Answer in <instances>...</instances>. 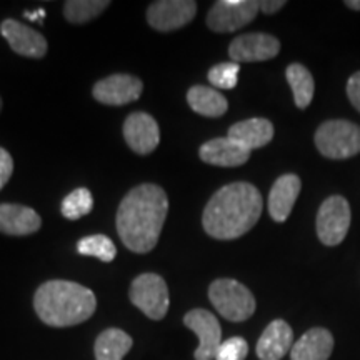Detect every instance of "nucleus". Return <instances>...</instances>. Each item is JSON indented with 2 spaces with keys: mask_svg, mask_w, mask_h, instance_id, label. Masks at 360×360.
<instances>
[{
  "mask_svg": "<svg viewBox=\"0 0 360 360\" xmlns=\"http://www.w3.org/2000/svg\"><path fill=\"white\" fill-rule=\"evenodd\" d=\"M169 212V199L155 184L135 187L117 210V232L120 240L135 254H147L159 242Z\"/></svg>",
  "mask_w": 360,
  "mask_h": 360,
  "instance_id": "1",
  "label": "nucleus"
},
{
  "mask_svg": "<svg viewBox=\"0 0 360 360\" xmlns=\"http://www.w3.org/2000/svg\"><path fill=\"white\" fill-rule=\"evenodd\" d=\"M262 195L249 182H233L217 191L207 202L202 225L210 237L232 240L242 237L262 215Z\"/></svg>",
  "mask_w": 360,
  "mask_h": 360,
  "instance_id": "2",
  "label": "nucleus"
},
{
  "mask_svg": "<svg viewBox=\"0 0 360 360\" xmlns=\"http://www.w3.org/2000/svg\"><path fill=\"white\" fill-rule=\"evenodd\" d=\"M34 309L51 327H72L89 321L97 309L94 292L69 281H49L35 292Z\"/></svg>",
  "mask_w": 360,
  "mask_h": 360,
  "instance_id": "3",
  "label": "nucleus"
},
{
  "mask_svg": "<svg viewBox=\"0 0 360 360\" xmlns=\"http://www.w3.org/2000/svg\"><path fill=\"white\" fill-rule=\"evenodd\" d=\"M209 299L217 312L231 322H244L255 312L252 292L233 278H217L210 283Z\"/></svg>",
  "mask_w": 360,
  "mask_h": 360,
  "instance_id": "4",
  "label": "nucleus"
},
{
  "mask_svg": "<svg viewBox=\"0 0 360 360\" xmlns=\"http://www.w3.org/2000/svg\"><path fill=\"white\" fill-rule=\"evenodd\" d=\"M315 146L327 159H349L360 152V127L349 120H327L315 132Z\"/></svg>",
  "mask_w": 360,
  "mask_h": 360,
  "instance_id": "5",
  "label": "nucleus"
},
{
  "mask_svg": "<svg viewBox=\"0 0 360 360\" xmlns=\"http://www.w3.org/2000/svg\"><path fill=\"white\" fill-rule=\"evenodd\" d=\"M130 302L152 321H162L169 312V287L157 274H142L130 285Z\"/></svg>",
  "mask_w": 360,
  "mask_h": 360,
  "instance_id": "6",
  "label": "nucleus"
},
{
  "mask_svg": "<svg viewBox=\"0 0 360 360\" xmlns=\"http://www.w3.org/2000/svg\"><path fill=\"white\" fill-rule=\"evenodd\" d=\"M350 227V205L342 195L323 200L317 214V236L323 245H339Z\"/></svg>",
  "mask_w": 360,
  "mask_h": 360,
  "instance_id": "7",
  "label": "nucleus"
},
{
  "mask_svg": "<svg viewBox=\"0 0 360 360\" xmlns=\"http://www.w3.org/2000/svg\"><path fill=\"white\" fill-rule=\"evenodd\" d=\"M259 2L255 0H219L207 15V25L219 34L236 32L255 19Z\"/></svg>",
  "mask_w": 360,
  "mask_h": 360,
  "instance_id": "8",
  "label": "nucleus"
},
{
  "mask_svg": "<svg viewBox=\"0 0 360 360\" xmlns=\"http://www.w3.org/2000/svg\"><path fill=\"white\" fill-rule=\"evenodd\" d=\"M186 327L199 337L200 344L193 352L195 360H212L222 344V328L214 314L204 309H193L184 317Z\"/></svg>",
  "mask_w": 360,
  "mask_h": 360,
  "instance_id": "9",
  "label": "nucleus"
},
{
  "mask_svg": "<svg viewBox=\"0 0 360 360\" xmlns=\"http://www.w3.org/2000/svg\"><path fill=\"white\" fill-rule=\"evenodd\" d=\"M197 13V4L192 0H159L147 8V20L159 32H172L191 24Z\"/></svg>",
  "mask_w": 360,
  "mask_h": 360,
  "instance_id": "10",
  "label": "nucleus"
},
{
  "mask_svg": "<svg viewBox=\"0 0 360 360\" xmlns=\"http://www.w3.org/2000/svg\"><path fill=\"white\" fill-rule=\"evenodd\" d=\"M281 52V42L270 34L254 32L238 35L229 47L232 62H264L277 57Z\"/></svg>",
  "mask_w": 360,
  "mask_h": 360,
  "instance_id": "11",
  "label": "nucleus"
},
{
  "mask_svg": "<svg viewBox=\"0 0 360 360\" xmlns=\"http://www.w3.org/2000/svg\"><path fill=\"white\" fill-rule=\"evenodd\" d=\"M143 84L135 75L114 74L94 85V98L103 105H125L142 96Z\"/></svg>",
  "mask_w": 360,
  "mask_h": 360,
  "instance_id": "12",
  "label": "nucleus"
},
{
  "mask_svg": "<svg viewBox=\"0 0 360 360\" xmlns=\"http://www.w3.org/2000/svg\"><path fill=\"white\" fill-rule=\"evenodd\" d=\"M124 137L135 154L148 155L159 147V124L155 122L154 117L146 112H134L124 122Z\"/></svg>",
  "mask_w": 360,
  "mask_h": 360,
  "instance_id": "13",
  "label": "nucleus"
},
{
  "mask_svg": "<svg viewBox=\"0 0 360 360\" xmlns=\"http://www.w3.org/2000/svg\"><path fill=\"white\" fill-rule=\"evenodd\" d=\"M0 32L12 47V51L22 57L42 58L47 52V40L44 35L19 20H4L0 25Z\"/></svg>",
  "mask_w": 360,
  "mask_h": 360,
  "instance_id": "14",
  "label": "nucleus"
},
{
  "mask_svg": "<svg viewBox=\"0 0 360 360\" xmlns=\"http://www.w3.org/2000/svg\"><path fill=\"white\" fill-rule=\"evenodd\" d=\"M205 164L217 167H238L250 159V150L231 137H219L205 142L199 150Z\"/></svg>",
  "mask_w": 360,
  "mask_h": 360,
  "instance_id": "15",
  "label": "nucleus"
},
{
  "mask_svg": "<svg viewBox=\"0 0 360 360\" xmlns=\"http://www.w3.org/2000/svg\"><path fill=\"white\" fill-rule=\"evenodd\" d=\"M294 347V332L285 321L270 322L257 342V357L260 360H281Z\"/></svg>",
  "mask_w": 360,
  "mask_h": 360,
  "instance_id": "16",
  "label": "nucleus"
},
{
  "mask_svg": "<svg viewBox=\"0 0 360 360\" xmlns=\"http://www.w3.org/2000/svg\"><path fill=\"white\" fill-rule=\"evenodd\" d=\"M300 179L294 174L278 177L269 193V214L276 222H285L300 193Z\"/></svg>",
  "mask_w": 360,
  "mask_h": 360,
  "instance_id": "17",
  "label": "nucleus"
},
{
  "mask_svg": "<svg viewBox=\"0 0 360 360\" xmlns=\"http://www.w3.org/2000/svg\"><path fill=\"white\" fill-rule=\"evenodd\" d=\"M42 219L34 209L17 204H0V232L7 236H30L37 232Z\"/></svg>",
  "mask_w": 360,
  "mask_h": 360,
  "instance_id": "18",
  "label": "nucleus"
},
{
  "mask_svg": "<svg viewBox=\"0 0 360 360\" xmlns=\"http://www.w3.org/2000/svg\"><path fill=\"white\" fill-rule=\"evenodd\" d=\"M334 350V337L327 328L314 327L295 342L290 350L292 360H328Z\"/></svg>",
  "mask_w": 360,
  "mask_h": 360,
  "instance_id": "19",
  "label": "nucleus"
},
{
  "mask_svg": "<svg viewBox=\"0 0 360 360\" xmlns=\"http://www.w3.org/2000/svg\"><path fill=\"white\" fill-rule=\"evenodd\" d=\"M227 137L242 143L252 152L254 148H260L274 139V125L267 119H247L242 122L233 124L229 129Z\"/></svg>",
  "mask_w": 360,
  "mask_h": 360,
  "instance_id": "20",
  "label": "nucleus"
},
{
  "mask_svg": "<svg viewBox=\"0 0 360 360\" xmlns=\"http://www.w3.org/2000/svg\"><path fill=\"white\" fill-rule=\"evenodd\" d=\"M187 102L195 114L204 117H222L229 109V102L217 89L193 85L187 92Z\"/></svg>",
  "mask_w": 360,
  "mask_h": 360,
  "instance_id": "21",
  "label": "nucleus"
},
{
  "mask_svg": "<svg viewBox=\"0 0 360 360\" xmlns=\"http://www.w3.org/2000/svg\"><path fill=\"white\" fill-rule=\"evenodd\" d=\"M132 337L127 332L120 328H107L96 340V360H122L132 349Z\"/></svg>",
  "mask_w": 360,
  "mask_h": 360,
  "instance_id": "22",
  "label": "nucleus"
},
{
  "mask_svg": "<svg viewBox=\"0 0 360 360\" xmlns=\"http://www.w3.org/2000/svg\"><path fill=\"white\" fill-rule=\"evenodd\" d=\"M287 82L294 92L295 105L299 109H307L314 98V77L302 64H290L285 72Z\"/></svg>",
  "mask_w": 360,
  "mask_h": 360,
  "instance_id": "23",
  "label": "nucleus"
},
{
  "mask_svg": "<svg viewBox=\"0 0 360 360\" xmlns=\"http://www.w3.org/2000/svg\"><path fill=\"white\" fill-rule=\"evenodd\" d=\"M109 6V0H67L64 15L72 24H85L101 15Z\"/></svg>",
  "mask_w": 360,
  "mask_h": 360,
  "instance_id": "24",
  "label": "nucleus"
},
{
  "mask_svg": "<svg viewBox=\"0 0 360 360\" xmlns=\"http://www.w3.org/2000/svg\"><path fill=\"white\" fill-rule=\"evenodd\" d=\"M77 252L80 255L96 257L98 260H102V262H112L117 255L115 244L112 242V238L102 236V233L80 238L77 242Z\"/></svg>",
  "mask_w": 360,
  "mask_h": 360,
  "instance_id": "25",
  "label": "nucleus"
},
{
  "mask_svg": "<svg viewBox=\"0 0 360 360\" xmlns=\"http://www.w3.org/2000/svg\"><path fill=\"white\" fill-rule=\"evenodd\" d=\"M94 209V199L92 193L89 188H75L74 192H70L62 202V215L67 220H79L84 215L92 212Z\"/></svg>",
  "mask_w": 360,
  "mask_h": 360,
  "instance_id": "26",
  "label": "nucleus"
},
{
  "mask_svg": "<svg viewBox=\"0 0 360 360\" xmlns=\"http://www.w3.org/2000/svg\"><path fill=\"white\" fill-rule=\"evenodd\" d=\"M238 72H240V65L236 62L217 64L209 70V82L217 89L231 90L238 82Z\"/></svg>",
  "mask_w": 360,
  "mask_h": 360,
  "instance_id": "27",
  "label": "nucleus"
},
{
  "mask_svg": "<svg viewBox=\"0 0 360 360\" xmlns=\"http://www.w3.org/2000/svg\"><path fill=\"white\" fill-rule=\"evenodd\" d=\"M249 345L242 337H231L220 344L215 360H245Z\"/></svg>",
  "mask_w": 360,
  "mask_h": 360,
  "instance_id": "28",
  "label": "nucleus"
},
{
  "mask_svg": "<svg viewBox=\"0 0 360 360\" xmlns=\"http://www.w3.org/2000/svg\"><path fill=\"white\" fill-rule=\"evenodd\" d=\"M12 172H13L12 155L8 154L6 148L0 147V191L6 187L8 179L12 177Z\"/></svg>",
  "mask_w": 360,
  "mask_h": 360,
  "instance_id": "29",
  "label": "nucleus"
},
{
  "mask_svg": "<svg viewBox=\"0 0 360 360\" xmlns=\"http://www.w3.org/2000/svg\"><path fill=\"white\" fill-rule=\"evenodd\" d=\"M347 96L352 105L360 112V72H355L347 82Z\"/></svg>",
  "mask_w": 360,
  "mask_h": 360,
  "instance_id": "30",
  "label": "nucleus"
},
{
  "mask_svg": "<svg viewBox=\"0 0 360 360\" xmlns=\"http://www.w3.org/2000/svg\"><path fill=\"white\" fill-rule=\"evenodd\" d=\"M285 6V2L283 0H264V2H259V8L264 13H276L281 11V8Z\"/></svg>",
  "mask_w": 360,
  "mask_h": 360,
  "instance_id": "31",
  "label": "nucleus"
},
{
  "mask_svg": "<svg viewBox=\"0 0 360 360\" xmlns=\"http://www.w3.org/2000/svg\"><path fill=\"white\" fill-rule=\"evenodd\" d=\"M24 15L27 19H30L32 22H39V24H42L44 22V17H45V11L44 8H37L35 12H25Z\"/></svg>",
  "mask_w": 360,
  "mask_h": 360,
  "instance_id": "32",
  "label": "nucleus"
},
{
  "mask_svg": "<svg viewBox=\"0 0 360 360\" xmlns=\"http://www.w3.org/2000/svg\"><path fill=\"white\" fill-rule=\"evenodd\" d=\"M345 6L349 8H352V11H360V0H347L345 2Z\"/></svg>",
  "mask_w": 360,
  "mask_h": 360,
  "instance_id": "33",
  "label": "nucleus"
},
{
  "mask_svg": "<svg viewBox=\"0 0 360 360\" xmlns=\"http://www.w3.org/2000/svg\"><path fill=\"white\" fill-rule=\"evenodd\" d=\"M0 109H2V98H0Z\"/></svg>",
  "mask_w": 360,
  "mask_h": 360,
  "instance_id": "34",
  "label": "nucleus"
}]
</instances>
